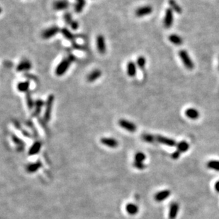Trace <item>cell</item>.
Returning a JSON list of instances; mask_svg holds the SVG:
<instances>
[{"label":"cell","instance_id":"1","mask_svg":"<svg viewBox=\"0 0 219 219\" xmlns=\"http://www.w3.org/2000/svg\"><path fill=\"white\" fill-rule=\"evenodd\" d=\"M75 60V57L73 55H69L67 58H65L60 64L57 65L55 68V74L57 76H61L64 75L69 69L72 63Z\"/></svg>","mask_w":219,"mask_h":219},{"label":"cell","instance_id":"2","mask_svg":"<svg viewBox=\"0 0 219 219\" xmlns=\"http://www.w3.org/2000/svg\"><path fill=\"white\" fill-rule=\"evenodd\" d=\"M54 95H50L47 98L46 102H45V109L44 113V120L45 122H49L50 119H51V114H52V109L53 102H54Z\"/></svg>","mask_w":219,"mask_h":219},{"label":"cell","instance_id":"3","mask_svg":"<svg viewBox=\"0 0 219 219\" xmlns=\"http://www.w3.org/2000/svg\"><path fill=\"white\" fill-rule=\"evenodd\" d=\"M179 56L186 68L189 69V70H192L194 68V64L191 59L190 56L188 54V52L184 51V50H181L179 52Z\"/></svg>","mask_w":219,"mask_h":219},{"label":"cell","instance_id":"4","mask_svg":"<svg viewBox=\"0 0 219 219\" xmlns=\"http://www.w3.org/2000/svg\"><path fill=\"white\" fill-rule=\"evenodd\" d=\"M155 139L156 142L162 144H164V145L171 146V147L177 146V142L175 140L167 137L162 136V135H155Z\"/></svg>","mask_w":219,"mask_h":219},{"label":"cell","instance_id":"5","mask_svg":"<svg viewBox=\"0 0 219 219\" xmlns=\"http://www.w3.org/2000/svg\"><path fill=\"white\" fill-rule=\"evenodd\" d=\"M173 21H174V16H173V11L172 9L168 8L165 11V18L163 20V24L164 26L167 29L172 27L173 24Z\"/></svg>","mask_w":219,"mask_h":219},{"label":"cell","instance_id":"6","mask_svg":"<svg viewBox=\"0 0 219 219\" xmlns=\"http://www.w3.org/2000/svg\"><path fill=\"white\" fill-rule=\"evenodd\" d=\"M118 123L119 124L120 127L130 132H135L136 130H137V127L136 126V124L127 120H118Z\"/></svg>","mask_w":219,"mask_h":219},{"label":"cell","instance_id":"7","mask_svg":"<svg viewBox=\"0 0 219 219\" xmlns=\"http://www.w3.org/2000/svg\"><path fill=\"white\" fill-rule=\"evenodd\" d=\"M153 9L151 6L146 5L138 8L135 12V15L138 17H143L150 15L153 12Z\"/></svg>","mask_w":219,"mask_h":219},{"label":"cell","instance_id":"8","mask_svg":"<svg viewBox=\"0 0 219 219\" xmlns=\"http://www.w3.org/2000/svg\"><path fill=\"white\" fill-rule=\"evenodd\" d=\"M60 31V29L59 27L56 26H51V27L48 28V29L44 30V31L42 32V37L45 39H51L54 37L55 35L57 34V33Z\"/></svg>","mask_w":219,"mask_h":219},{"label":"cell","instance_id":"9","mask_svg":"<svg viewBox=\"0 0 219 219\" xmlns=\"http://www.w3.org/2000/svg\"><path fill=\"white\" fill-rule=\"evenodd\" d=\"M100 142L103 145L108 146L109 148H116L118 146V142L114 138L112 137H102L100 139Z\"/></svg>","mask_w":219,"mask_h":219},{"label":"cell","instance_id":"10","mask_svg":"<svg viewBox=\"0 0 219 219\" xmlns=\"http://www.w3.org/2000/svg\"><path fill=\"white\" fill-rule=\"evenodd\" d=\"M96 47H97L98 51L101 54H104L106 53V43L105 39L103 35H99L96 37Z\"/></svg>","mask_w":219,"mask_h":219},{"label":"cell","instance_id":"11","mask_svg":"<svg viewBox=\"0 0 219 219\" xmlns=\"http://www.w3.org/2000/svg\"><path fill=\"white\" fill-rule=\"evenodd\" d=\"M70 7V2L68 0H57L53 3V8L55 10H65Z\"/></svg>","mask_w":219,"mask_h":219},{"label":"cell","instance_id":"12","mask_svg":"<svg viewBox=\"0 0 219 219\" xmlns=\"http://www.w3.org/2000/svg\"><path fill=\"white\" fill-rule=\"evenodd\" d=\"M171 194V191L168 189L162 190L161 191L157 192L155 195V200L157 202H161V201H164V200L167 199L169 196Z\"/></svg>","mask_w":219,"mask_h":219},{"label":"cell","instance_id":"13","mask_svg":"<svg viewBox=\"0 0 219 219\" xmlns=\"http://www.w3.org/2000/svg\"><path fill=\"white\" fill-rule=\"evenodd\" d=\"M31 67H32V65H31L30 61H28V60H23L18 64L16 67V70L18 72L28 71V70H30Z\"/></svg>","mask_w":219,"mask_h":219},{"label":"cell","instance_id":"14","mask_svg":"<svg viewBox=\"0 0 219 219\" xmlns=\"http://www.w3.org/2000/svg\"><path fill=\"white\" fill-rule=\"evenodd\" d=\"M186 117L189 118L191 120H196L199 117L200 113L196 109L194 108H187L184 112Z\"/></svg>","mask_w":219,"mask_h":219},{"label":"cell","instance_id":"15","mask_svg":"<svg viewBox=\"0 0 219 219\" xmlns=\"http://www.w3.org/2000/svg\"><path fill=\"white\" fill-rule=\"evenodd\" d=\"M137 65L133 61H129L127 64V74L131 78H133L137 74Z\"/></svg>","mask_w":219,"mask_h":219},{"label":"cell","instance_id":"16","mask_svg":"<svg viewBox=\"0 0 219 219\" xmlns=\"http://www.w3.org/2000/svg\"><path fill=\"white\" fill-rule=\"evenodd\" d=\"M179 206L177 203H172L170 205V212H169V218L170 219H175L179 212Z\"/></svg>","mask_w":219,"mask_h":219},{"label":"cell","instance_id":"17","mask_svg":"<svg viewBox=\"0 0 219 219\" xmlns=\"http://www.w3.org/2000/svg\"><path fill=\"white\" fill-rule=\"evenodd\" d=\"M101 71L99 69H95L93 71H92L91 73L87 75V81L90 82V83H93L95 80H98L99 78L101 77Z\"/></svg>","mask_w":219,"mask_h":219},{"label":"cell","instance_id":"18","mask_svg":"<svg viewBox=\"0 0 219 219\" xmlns=\"http://www.w3.org/2000/svg\"><path fill=\"white\" fill-rule=\"evenodd\" d=\"M41 146H42V143L40 142H39V141L36 142L34 143V144L31 146L30 149H29V153H28L29 154V155L33 156V155H35V154H38V152H40V149H41Z\"/></svg>","mask_w":219,"mask_h":219},{"label":"cell","instance_id":"19","mask_svg":"<svg viewBox=\"0 0 219 219\" xmlns=\"http://www.w3.org/2000/svg\"><path fill=\"white\" fill-rule=\"evenodd\" d=\"M43 105H44V102L42 100H40V99H38V100H36L35 106H34L35 107V109H34V113L32 114L33 117H36V116H38L40 114Z\"/></svg>","mask_w":219,"mask_h":219},{"label":"cell","instance_id":"20","mask_svg":"<svg viewBox=\"0 0 219 219\" xmlns=\"http://www.w3.org/2000/svg\"><path fill=\"white\" fill-rule=\"evenodd\" d=\"M42 166V163L40 162V161H38V162H35V163H32L26 166V171H28L29 173H34L36 171H37L39 169H40V167Z\"/></svg>","mask_w":219,"mask_h":219},{"label":"cell","instance_id":"21","mask_svg":"<svg viewBox=\"0 0 219 219\" xmlns=\"http://www.w3.org/2000/svg\"><path fill=\"white\" fill-rule=\"evenodd\" d=\"M29 87H30V82L29 80L20 82L17 84V90L21 93H27L28 91L29 90Z\"/></svg>","mask_w":219,"mask_h":219},{"label":"cell","instance_id":"22","mask_svg":"<svg viewBox=\"0 0 219 219\" xmlns=\"http://www.w3.org/2000/svg\"><path fill=\"white\" fill-rule=\"evenodd\" d=\"M177 149L179 152H180L181 153H184V152H187L189 149V144L187 142L183 141L179 142L177 143Z\"/></svg>","mask_w":219,"mask_h":219},{"label":"cell","instance_id":"23","mask_svg":"<svg viewBox=\"0 0 219 219\" xmlns=\"http://www.w3.org/2000/svg\"><path fill=\"white\" fill-rule=\"evenodd\" d=\"M126 210L129 215H136L138 212V207L137 205L134 204H128L126 206Z\"/></svg>","mask_w":219,"mask_h":219},{"label":"cell","instance_id":"24","mask_svg":"<svg viewBox=\"0 0 219 219\" xmlns=\"http://www.w3.org/2000/svg\"><path fill=\"white\" fill-rule=\"evenodd\" d=\"M169 41L171 42L172 44H175V45L179 46L183 44L182 39L179 37V36L177 35V34H171L169 36Z\"/></svg>","mask_w":219,"mask_h":219},{"label":"cell","instance_id":"25","mask_svg":"<svg viewBox=\"0 0 219 219\" xmlns=\"http://www.w3.org/2000/svg\"><path fill=\"white\" fill-rule=\"evenodd\" d=\"M169 5H170V9H172V11H175L177 14H181L182 12V9H181L180 6L177 3L175 0H169Z\"/></svg>","mask_w":219,"mask_h":219},{"label":"cell","instance_id":"26","mask_svg":"<svg viewBox=\"0 0 219 219\" xmlns=\"http://www.w3.org/2000/svg\"><path fill=\"white\" fill-rule=\"evenodd\" d=\"M76 1L77 3L75 5V11L77 13H80L86 5V0H76Z\"/></svg>","mask_w":219,"mask_h":219},{"label":"cell","instance_id":"27","mask_svg":"<svg viewBox=\"0 0 219 219\" xmlns=\"http://www.w3.org/2000/svg\"><path fill=\"white\" fill-rule=\"evenodd\" d=\"M61 33H62V35L64 36V37L66 39H68L69 41H73L75 39V36L73 35V33L70 31V30L67 29V28H62L60 30Z\"/></svg>","mask_w":219,"mask_h":219},{"label":"cell","instance_id":"28","mask_svg":"<svg viewBox=\"0 0 219 219\" xmlns=\"http://www.w3.org/2000/svg\"><path fill=\"white\" fill-rule=\"evenodd\" d=\"M206 166L210 169L215 170L219 171V161L218 160H211L209 161L206 164Z\"/></svg>","mask_w":219,"mask_h":219},{"label":"cell","instance_id":"29","mask_svg":"<svg viewBox=\"0 0 219 219\" xmlns=\"http://www.w3.org/2000/svg\"><path fill=\"white\" fill-rule=\"evenodd\" d=\"M141 138L143 141L146 142H148V143H153L154 142L156 141L155 136L151 135V134H147V133L143 134V135H142Z\"/></svg>","mask_w":219,"mask_h":219},{"label":"cell","instance_id":"30","mask_svg":"<svg viewBox=\"0 0 219 219\" xmlns=\"http://www.w3.org/2000/svg\"><path fill=\"white\" fill-rule=\"evenodd\" d=\"M136 64H137V66L140 69V70H143V69L145 68V64H146V60H145V58L143 56H139V57L137 59V61H136Z\"/></svg>","mask_w":219,"mask_h":219},{"label":"cell","instance_id":"31","mask_svg":"<svg viewBox=\"0 0 219 219\" xmlns=\"http://www.w3.org/2000/svg\"><path fill=\"white\" fill-rule=\"evenodd\" d=\"M146 160V155L143 152H137L134 156V162H143Z\"/></svg>","mask_w":219,"mask_h":219},{"label":"cell","instance_id":"32","mask_svg":"<svg viewBox=\"0 0 219 219\" xmlns=\"http://www.w3.org/2000/svg\"><path fill=\"white\" fill-rule=\"evenodd\" d=\"M26 104H27V106L29 109H32L34 106H35V102L33 100L32 97L30 95L29 93H27L26 95Z\"/></svg>","mask_w":219,"mask_h":219},{"label":"cell","instance_id":"33","mask_svg":"<svg viewBox=\"0 0 219 219\" xmlns=\"http://www.w3.org/2000/svg\"><path fill=\"white\" fill-rule=\"evenodd\" d=\"M64 20H65V23H66L67 24H71V23L73 21V20L71 14H70V12H66V13L64 15Z\"/></svg>","mask_w":219,"mask_h":219},{"label":"cell","instance_id":"34","mask_svg":"<svg viewBox=\"0 0 219 219\" xmlns=\"http://www.w3.org/2000/svg\"><path fill=\"white\" fill-rule=\"evenodd\" d=\"M12 140H13L14 142L15 143L16 145H17L18 146H21V148L23 147V141L20 140L18 137H16V135H12Z\"/></svg>","mask_w":219,"mask_h":219},{"label":"cell","instance_id":"35","mask_svg":"<svg viewBox=\"0 0 219 219\" xmlns=\"http://www.w3.org/2000/svg\"><path fill=\"white\" fill-rule=\"evenodd\" d=\"M133 166L135 168L140 170L144 169H145V166H146L145 165V164L143 163V162H133Z\"/></svg>","mask_w":219,"mask_h":219},{"label":"cell","instance_id":"36","mask_svg":"<svg viewBox=\"0 0 219 219\" xmlns=\"http://www.w3.org/2000/svg\"><path fill=\"white\" fill-rule=\"evenodd\" d=\"M180 154H181L180 152H179L178 150H176L175 152H174L172 154L171 157L173 159V160H178V159L179 158V157H180Z\"/></svg>","mask_w":219,"mask_h":219},{"label":"cell","instance_id":"37","mask_svg":"<svg viewBox=\"0 0 219 219\" xmlns=\"http://www.w3.org/2000/svg\"><path fill=\"white\" fill-rule=\"evenodd\" d=\"M70 26H71V28L73 30H77L79 28V23H78L77 21L74 20V21L72 22L71 24H70Z\"/></svg>","mask_w":219,"mask_h":219},{"label":"cell","instance_id":"38","mask_svg":"<svg viewBox=\"0 0 219 219\" xmlns=\"http://www.w3.org/2000/svg\"><path fill=\"white\" fill-rule=\"evenodd\" d=\"M214 189H215L216 191L219 193V181H217L214 184Z\"/></svg>","mask_w":219,"mask_h":219},{"label":"cell","instance_id":"39","mask_svg":"<svg viewBox=\"0 0 219 219\" xmlns=\"http://www.w3.org/2000/svg\"><path fill=\"white\" fill-rule=\"evenodd\" d=\"M21 130V132H22V134L24 135V136L27 137H31V135L27 131H26L25 130Z\"/></svg>","mask_w":219,"mask_h":219},{"label":"cell","instance_id":"40","mask_svg":"<svg viewBox=\"0 0 219 219\" xmlns=\"http://www.w3.org/2000/svg\"><path fill=\"white\" fill-rule=\"evenodd\" d=\"M218 68H219V65H218Z\"/></svg>","mask_w":219,"mask_h":219}]
</instances>
